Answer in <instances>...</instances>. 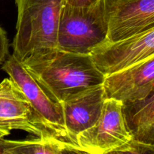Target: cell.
Returning a JSON list of instances; mask_svg holds the SVG:
<instances>
[{
  "instance_id": "5b68a950",
  "label": "cell",
  "mask_w": 154,
  "mask_h": 154,
  "mask_svg": "<svg viewBox=\"0 0 154 154\" xmlns=\"http://www.w3.org/2000/svg\"><path fill=\"white\" fill-rule=\"evenodd\" d=\"M132 140L125 121L123 102L106 99L98 121L78 135L77 144L84 153H115Z\"/></svg>"
},
{
  "instance_id": "30bf717a",
  "label": "cell",
  "mask_w": 154,
  "mask_h": 154,
  "mask_svg": "<svg viewBox=\"0 0 154 154\" xmlns=\"http://www.w3.org/2000/svg\"><path fill=\"white\" fill-rule=\"evenodd\" d=\"M104 84L78 93L62 102L65 125L72 144L79 148L77 137L96 124L106 100Z\"/></svg>"
},
{
  "instance_id": "8992f818",
  "label": "cell",
  "mask_w": 154,
  "mask_h": 154,
  "mask_svg": "<svg viewBox=\"0 0 154 154\" xmlns=\"http://www.w3.org/2000/svg\"><path fill=\"white\" fill-rule=\"evenodd\" d=\"M154 55V26L117 42H106L93 51L98 69L107 76Z\"/></svg>"
},
{
  "instance_id": "4fadbf2b",
  "label": "cell",
  "mask_w": 154,
  "mask_h": 154,
  "mask_svg": "<svg viewBox=\"0 0 154 154\" xmlns=\"http://www.w3.org/2000/svg\"><path fill=\"white\" fill-rule=\"evenodd\" d=\"M115 153H154V147L132 139L129 144L119 149Z\"/></svg>"
},
{
  "instance_id": "7a4b0ae2",
  "label": "cell",
  "mask_w": 154,
  "mask_h": 154,
  "mask_svg": "<svg viewBox=\"0 0 154 154\" xmlns=\"http://www.w3.org/2000/svg\"><path fill=\"white\" fill-rule=\"evenodd\" d=\"M17 8L13 55L22 63L57 49V35L64 0H15Z\"/></svg>"
},
{
  "instance_id": "277c9868",
  "label": "cell",
  "mask_w": 154,
  "mask_h": 154,
  "mask_svg": "<svg viewBox=\"0 0 154 154\" xmlns=\"http://www.w3.org/2000/svg\"><path fill=\"white\" fill-rule=\"evenodd\" d=\"M2 69L22 90L42 126L56 137L75 147L66 130L61 102L56 100L13 54L3 63Z\"/></svg>"
},
{
  "instance_id": "5bb4252c",
  "label": "cell",
  "mask_w": 154,
  "mask_h": 154,
  "mask_svg": "<svg viewBox=\"0 0 154 154\" xmlns=\"http://www.w3.org/2000/svg\"><path fill=\"white\" fill-rule=\"evenodd\" d=\"M9 45L7 33L0 26V66L6 61L9 57Z\"/></svg>"
},
{
  "instance_id": "6da1fadb",
  "label": "cell",
  "mask_w": 154,
  "mask_h": 154,
  "mask_svg": "<svg viewBox=\"0 0 154 154\" xmlns=\"http://www.w3.org/2000/svg\"><path fill=\"white\" fill-rule=\"evenodd\" d=\"M23 64L61 103L77 93L102 85L106 78L98 69L91 54L57 49Z\"/></svg>"
},
{
  "instance_id": "7c38bea8",
  "label": "cell",
  "mask_w": 154,
  "mask_h": 154,
  "mask_svg": "<svg viewBox=\"0 0 154 154\" xmlns=\"http://www.w3.org/2000/svg\"><path fill=\"white\" fill-rule=\"evenodd\" d=\"M81 153L73 146L54 135L48 134L21 141L0 138V154Z\"/></svg>"
},
{
  "instance_id": "3957f363",
  "label": "cell",
  "mask_w": 154,
  "mask_h": 154,
  "mask_svg": "<svg viewBox=\"0 0 154 154\" xmlns=\"http://www.w3.org/2000/svg\"><path fill=\"white\" fill-rule=\"evenodd\" d=\"M108 20L105 0L90 7L64 4L60 14L57 49L79 54H91L108 42Z\"/></svg>"
},
{
  "instance_id": "9a60e30c",
  "label": "cell",
  "mask_w": 154,
  "mask_h": 154,
  "mask_svg": "<svg viewBox=\"0 0 154 154\" xmlns=\"http://www.w3.org/2000/svg\"><path fill=\"white\" fill-rule=\"evenodd\" d=\"M100 0H64V4L76 8L90 7Z\"/></svg>"
},
{
  "instance_id": "ba28073f",
  "label": "cell",
  "mask_w": 154,
  "mask_h": 154,
  "mask_svg": "<svg viewBox=\"0 0 154 154\" xmlns=\"http://www.w3.org/2000/svg\"><path fill=\"white\" fill-rule=\"evenodd\" d=\"M110 43L154 26V0H105ZM106 43V42H105Z\"/></svg>"
},
{
  "instance_id": "52a82bcc",
  "label": "cell",
  "mask_w": 154,
  "mask_h": 154,
  "mask_svg": "<svg viewBox=\"0 0 154 154\" xmlns=\"http://www.w3.org/2000/svg\"><path fill=\"white\" fill-rule=\"evenodd\" d=\"M13 130H23L37 136L53 135L42 126L20 88L7 78L0 82V138L10 135Z\"/></svg>"
},
{
  "instance_id": "9c48e42d",
  "label": "cell",
  "mask_w": 154,
  "mask_h": 154,
  "mask_svg": "<svg viewBox=\"0 0 154 154\" xmlns=\"http://www.w3.org/2000/svg\"><path fill=\"white\" fill-rule=\"evenodd\" d=\"M104 87L107 99L123 103L148 97L154 93V55L107 75Z\"/></svg>"
},
{
  "instance_id": "8fae6325",
  "label": "cell",
  "mask_w": 154,
  "mask_h": 154,
  "mask_svg": "<svg viewBox=\"0 0 154 154\" xmlns=\"http://www.w3.org/2000/svg\"><path fill=\"white\" fill-rule=\"evenodd\" d=\"M123 111L132 139L154 147V93L145 99L123 102Z\"/></svg>"
}]
</instances>
